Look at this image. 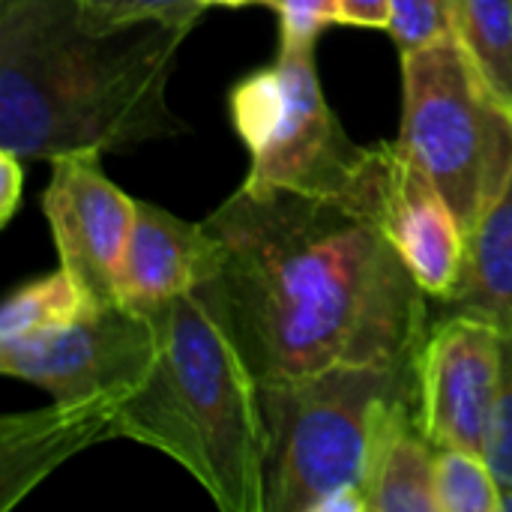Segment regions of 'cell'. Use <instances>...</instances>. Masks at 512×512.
I'll return each instance as SVG.
<instances>
[{"instance_id":"cell-1","label":"cell","mask_w":512,"mask_h":512,"mask_svg":"<svg viewBox=\"0 0 512 512\" xmlns=\"http://www.w3.org/2000/svg\"><path fill=\"white\" fill-rule=\"evenodd\" d=\"M204 225L216 270L198 294L258 384L336 366L420 375L432 297L363 210L240 186Z\"/></svg>"},{"instance_id":"cell-2","label":"cell","mask_w":512,"mask_h":512,"mask_svg":"<svg viewBox=\"0 0 512 512\" xmlns=\"http://www.w3.org/2000/svg\"><path fill=\"white\" fill-rule=\"evenodd\" d=\"M189 33L96 24L81 0H0V147L51 162L183 135L165 90Z\"/></svg>"},{"instance_id":"cell-3","label":"cell","mask_w":512,"mask_h":512,"mask_svg":"<svg viewBox=\"0 0 512 512\" xmlns=\"http://www.w3.org/2000/svg\"><path fill=\"white\" fill-rule=\"evenodd\" d=\"M150 318L159 351L117 411V438L174 459L222 512H264V423L243 354L198 291Z\"/></svg>"},{"instance_id":"cell-4","label":"cell","mask_w":512,"mask_h":512,"mask_svg":"<svg viewBox=\"0 0 512 512\" xmlns=\"http://www.w3.org/2000/svg\"><path fill=\"white\" fill-rule=\"evenodd\" d=\"M390 396H417V372L336 366L309 378L258 384L264 423V512H315L369 468L375 411Z\"/></svg>"},{"instance_id":"cell-5","label":"cell","mask_w":512,"mask_h":512,"mask_svg":"<svg viewBox=\"0 0 512 512\" xmlns=\"http://www.w3.org/2000/svg\"><path fill=\"white\" fill-rule=\"evenodd\" d=\"M399 147L441 189L465 234L512 177V114L462 39L402 54Z\"/></svg>"},{"instance_id":"cell-6","label":"cell","mask_w":512,"mask_h":512,"mask_svg":"<svg viewBox=\"0 0 512 512\" xmlns=\"http://www.w3.org/2000/svg\"><path fill=\"white\" fill-rule=\"evenodd\" d=\"M228 114L249 150L246 192H297L357 207L372 147L354 144L330 111L315 69V42L279 39L276 60L231 87Z\"/></svg>"},{"instance_id":"cell-7","label":"cell","mask_w":512,"mask_h":512,"mask_svg":"<svg viewBox=\"0 0 512 512\" xmlns=\"http://www.w3.org/2000/svg\"><path fill=\"white\" fill-rule=\"evenodd\" d=\"M156 351L153 318L111 303L90 306L57 330L0 342V369L48 390L54 402H126L153 369Z\"/></svg>"},{"instance_id":"cell-8","label":"cell","mask_w":512,"mask_h":512,"mask_svg":"<svg viewBox=\"0 0 512 512\" xmlns=\"http://www.w3.org/2000/svg\"><path fill=\"white\" fill-rule=\"evenodd\" d=\"M504 363V333L480 318H435L420 354V423L435 447L486 450Z\"/></svg>"},{"instance_id":"cell-9","label":"cell","mask_w":512,"mask_h":512,"mask_svg":"<svg viewBox=\"0 0 512 512\" xmlns=\"http://www.w3.org/2000/svg\"><path fill=\"white\" fill-rule=\"evenodd\" d=\"M396 249L417 285L444 300L462 273L468 234L441 189L396 144L372 147V168L357 201Z\"/></svg>"},{"instance_id":"cell-10","label":"cell","mask_w":512,"mask_h":512,"mask_svg":"<svg viewBox=\"0 0 512 512\" xmlns=\"http://www.w3.org/2000/svg\"><path fill=\"white\" fill-rule=\"evenodd\" d=\"M60 267L81 285L93 306L117 303V273L135 225V198L114 186L99 156L72 153L51 159V183L42 192Z\"/></svg>"},{"instance_id":"cell-11","label":"cell","mask_w":512,"mask_h":512,"mask_svg":"<svg viewBox=\"0 0 512 512\" xmlns=\"http://www.w3.org/2000/svg\"><path fill=\"white\" fill-rule=\"evenodd\" d=\"M216 270V240L204 222H186L135 198V225L117 273V303L153 315L198 291Z\"/></svg>"},{"instance_id":"cell-12","label":"cell","mask_w":512,"mask_h":512,"mask_svg":"<svg viewBox=\"0 0 512 512\" xmlns=\"http://www.w3.org/2000/svg\"><path fill=\"white\" fill-rule=\"evenodd\" d=\"M123 402H54L0 426V510H12L39 480L81 450L117 438Z\"/></svg>"},{"instance_id":"cell-13","label":"cell","mask_w":512,"mask_h":512,"mask_svg":"<svg viewBox=\"0 0 512 512\" xmlns=\"http://www.w3.org/2000/svg\"><path fill=\"white\" fill-rule=\"evenodd\" d=\"M435 459L438 447L420 423V399H384L372 423L366 512H438Z\"/></svg>"},{"instance_id":"cell-14","label":"cell","mask_w":512,"mask_h":512,"mask_svg":"<svg viewBox=\"0 0 512 512\" xmlns=\"http://www.w3.org/2000/svg\"><path fill=\"white\" fill-rule=\"evenodd\" d=\"M441 315H468L512 333V177L468 231L465 261L456 288L444 300H432V321Z\"/></svg>"},{"instance_id":"cell-15","label":"cell","mask_w":512,"mask_h":512,"mask_svg":"<svg viewBox=\"0 0 512 512\" xmlns=\"http://www.w3.org/2000/svg\"><path fill=\"white\" fill-rule=\"evenodd\" d=\"M90 306L93 303L87 300L81 285L60 267L6 297L0 309V342L57 330L81 318Z\"/></svg>"},{"instance_id":"cell-16","label":"cell","mask_w":512,"mask_h":512,"mask_svg":"<svg viewBox=\"0 0 512 512\" xmlns=\"http://www.w3.org/2000/svg\"><path fill=\"white\" fill-rule=\"evenodd\" d=\"M459 39L489 90L512 114V0H462Z\"/></svg>"},{"instance_id":"cell-17","label":"cell","mask_w":512,"mask_h":512,"mask_svg":"<svg viewBox=\"0 0 512 512\" xmlns=\"http://www.w3.org/2000/svg\"><path fill=\"white\" fill-rule=\"evenodd\" d=\"M435 501L438 512H501V489L480 453L438 447Z\"/></svg>"},{"instance_id":"cell-18","label":"cell","mask_w":512,"mask_h":512,"mask_svg":"<svg viewBox=\"0 0 512 512\" xmlns=\"http://www.w3.org/2000/svg\"><path fill=\"white\" fill-rule=\"evenodd\" d=\"M462 0H393L387 33L402 54L459 36Z\"/></svg>"},{"instance_id":"cell-19","label":"cell","mask_w":512,"mask_h":512,"mask_svg":"<svg viewBox=\"0 0 512 512\" xmlns=\"http://www.w3.org/2000/svg\"><path fill=\"white\" fill-rule=\"evenodd\" d=\"M483 459L489 462V468L498 480L501 512H512V333H504L501 387H498V402H495Z\"/></svg>"},{"instance_id":"cell-20","label":"cell","mask_w":512,"mask_h":512,"mask_svg":"<svg viewBox=\"0 0 512 512\" xmlns=\"http://www.w3.org/2000/svg\"><path fill=\"white\" fill-rule=\"evenodd\" d=\"M87 18L96 24H135V21H165L195 27L204 15V0H81Z\"/></svg>"},{"instance_id":"cell-21","label":"cell","mask_w":512,"mask_h":512,"mask_svg":"<svg viewBox=\"0 0 512 512\" xmlns=\"http://www.w3.org/2000/svg\"><path fill=\"white\" fill-rule=\"evenodd\" d=\"M273 9L285 42H315L339 18V0H273Z\"/></svg>"},{"instance_id":"cell-22","label":"cell","mask_w":512,"mask_h":512,"mask_svg":"<svg viewBox=\"0 0 512 512\" xmlns=\"http://www.w3.org/2000/svg\"><path fill=\"white\" fill-rule=\"evenodd\" d=\"M24 192V159L0 147V225H9Z\"/></svg>"},{"instance_id":"cell-23","label":"cell","mask_w":512,"mask_h":512,"mask_svg":"<svg viewBox=\"0 0 512 512\" xmlns=\"http://www.w3.org/2000/svg\"><path fill=\"white\" fill-rule=\"evenodd\" d=\"M390 12H393V0H339L336 24L387 30L390 27Z\"/></svg>"},{"instance_id":"cell-24","label":"cell","mask_w":512,"mask_h":512,"mask_svg":"<svg viewBox=\"0 0 512 512\" xmlns=\"http://www.w3.org/2000/svg\"><path fill=\"white\" fill-rule=\"evenodd\" d=\"M207 6H228V9H237V6H249V3H270L273 6V0H204Z\"/></svg>"}]
</instances>
